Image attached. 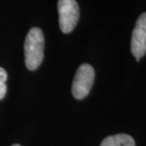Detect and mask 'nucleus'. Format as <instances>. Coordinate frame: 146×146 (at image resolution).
Returning <instances> with one entry per match:
<instances>
[{
  "mask_svg": "<svg viewBox=\"0 0 146 146\" xmlns=\"http://www.w3.org/2000/svg\"><path fill=\"white\" fill-rule=\"evenodd\" d=\"M45 40L42 29L32 28L27 34L25 41V65L30 71H34L42 63L44 58Z\"/></svg>",
  "mask_w": 146,
  "mask_h": 146,
  "instance_id": "f257e3e1",
  "label": "nucleus"
},
{
  "mask_svg": "<svg viewBox=\"0 0 146 146\" xmlns=\"http://www.w3.org/2000/svg\"><path fill=\"white\" fill-rule=\"evenodd\" d=\"M95 77L94 68L84 63L77 69L72 83V93L75 98L83 99L89 94Z\"/></svg>",
  "mask_w": 146,
  "mask_h": 146,
  "instance_id": "f03ea898",
  "label": "nucleus"
},
{
  "mask_svg": "<svg viewBox=\"0 0 146 146\" xmlns=\"http://www.w3.org/2000/svg\"><path fill=\"white\" fill-rule=\"evenodd\" d=\"M58 21L61 31L69 33L76 26L80 17V8L76 0H58Z\"/></svg>",
  "mask_w": 146,
  "mask_h": 146,
  "instance_id": "7ed1b4c3",
  "label": "nucleus"
},
{
  "mask_svg": "<svg viewBox=\"0 0 146 146\" xmlns=\"http://www.w3.org/2000/svg\"><path fill=\"white\" fill-rule=\"evenodd\" d=\"M131 51L138 62L146 53V12L142 13L137 19L132 32Z\"/></svg>",
  "mask_w": 146,
  "mask_h": 146,
  "instance_id": "20e7f679",
  "label": "nucleus"
},
{
  "mask_svg": "<svg viewBox=\"0 0 146 146\" xmlns=\"http://www.w3.org/2000/svg\"><path fill=\"white\" fill-rule=\"evenodd\" d=\"M101 146H136V144L131 136L122 133L105 138Z\"/></svg>",
  "mask_w": 146,
  "mask_h": 146,
  "instance_id": "39448f33",
  "label": "nucleus"
},
{
  "mask_svg": "<svg viewBox=\"0 0 146 146\" xmlns=\"http://www.w3.org/2000/svg\"><path fill=\"white\" fill-rule=\"evenodd\" d=\"M7 79V74L5 69L0 68V100L3 99L7 94V85H6Z\"/></svg>",
  "mask_w": 146,
  "mask_h": 146,
  "instance_id": "423d86ee",
  "label": "nucleus"
},
{
  "mask_svg": "<svg viewBox=\"0 0 146 146\" xmlns=\"http://www.w3.org/2000/svg\"><path fill=\"white\" fill-rule=\"evenodd\" d=\"M11 146H21L20 145H17V144H16V145H11Z\"/></svg>",
  "mask_w": 146,
  "mask_h": 146,
  "instance_id": "0eeeda50",
  "label": "nucleus"
}]
</instances>
